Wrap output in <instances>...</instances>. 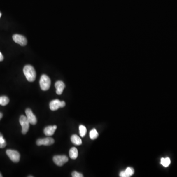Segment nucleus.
I'll return each mask as SVG.
<instances>
[{
  "instance_id": "1",
  "label": "nucleus",
  "mask_w": 177,
  "mask_h": 177,
  "mask_svg": "<svg viewBox=\"0 0 177 177\" xmlns=\"http://www.w3.org/2000/svg\"><path fill=\"white\" fill-rule=\"evenodd\" d=\"M23 72L28 81H34L36 78V72L33 66L31 65L25 66L24 67Z\"/></svg>"
},
{
  "instance_id": "2",
  "label": "nucleus",
  "mask_w": 177,
  "mask_h": 177,
  "mask_svg": "<svg viewBox=\"0 0 177 177\" xmlns=\"http://www.w3.org/2000/svg\"><path fill=\"white\" fill-rule=\"evenodd\" d=\"M41 89L43 91H47L50 88L51 80L50 78L45 74L41 75L39 81Z\"/></svg>"
},
{
  "instance_id": "3",
  "label": "nucleus",
  "mask_w": 177,
  "mask_h": 177,
  "mask_svg": "<svg viewBox=\"0 0 177 177\" xmlns=\"http://www.w3.org/2000/svg\"><path fill=\"white\" fill-rule=\"evenodd\" d=\"M19 122L22 127V133L23 134H26L28 132L30 123L27 119L26 116L22 115L19 119Z\"/></svg>"
},
{
  "instance_id": "4",
  "label": "nucleus",
  "mask_w": 177,
  "mask_h": 177,
  "mask_svg": "<svg viewBox=\"0 0 177 177\" xmlns=\"http://www.w3.org/2000/svg\"><path fill=\"white\" fill-rule=\"evenodd\" d=\"M66 106V102L64 101H61L59 99H55L52 100L50 102L49 107L50 110L52 111H56L59 108H63Z\"/></svg>"
},
{
  "instance_id": "5",
  "label": "nucleus",
  "mask_w": 177,
  "mask_h": 177,
  "mask_svg": "<svg viewBox=\"0 0 177 177\" xmlns=\"http://www.w3.org/2000/svg\"><path fill=\"white\" fill-rule=\"evenodd\" d=\"M6 154L13 162L17 163L19 162L20 155L17 151L13 150H6Z\"/></svg>"
},
{
  "instance_id": "6",
  "label": "nucleus",
  "mask_w": 177,
  "mask_h": 177,
  "mask_svg": "<svg viewBox=\"0 0 177 177\" xmlns=\"http://www.w3.org/2000/svg\"><path fill=\"white\" fill-rule=\"evenodd\" d=\"M69 160V158L66 155H55L53 157V162L59 166H63Z\"/></svg>"
},
{
  "instance_id": "7",
  "label": "nucleus",
  "mask_w": 177,
  "mask_h": 177,
  "mask_svg": "<svg viewBox=\"0 0 177 177\" xmlns=\"http://www.w3.org/2000/svg\"><path fill=\"white\" fill-rule=\"evenodd\" d=\"M13 40L16 43L22 46L26 45L27 43V40L25 36L19 34H15L13 36Z\"/></svg>"
},
{
  "instance_id": "8",
  "label": "nucleus",
  "mask_w": 177,
  "mask_h": 177,
  "mask_svg": "<svg viewBox=\"0 0 177 177\" xmlns=\"http://www.w3.org/2000/svg\"><path fill=\"white\" fill-rule=\"evenodd\" d=\"M55 141L53 138L51 137H46V138L39 139L36 141V144L38 146L44 145V146H50L53 144Z\"/></svg>"
},
{
  "instance_id": "9",
  "label": "nucleus",
  "mask_w": 177,
  "mask_h": 177,
  "mask_svg": "<svg viewBox=\"0 0 177 177\" xmlns=\"http://www.w3.org/2000/svg\"><path fill=\"white\" fill-rule=\"evenodd\" d=\"M26 114V117L30 124H31L33 125H36L37 122V119H36V117L35 115L34 114L33 112L29 108H27L25 111Z\"/></svg>"
},
{
  "instance_id": "10",
  "label": "nucleus",
  "mask_w": 177,
  "mask_h": 177,
  "mask_svg": "<svg viewBox=\"0 0 177 177\" xmlns=\"http://www.w3.org/2000/svg\"><path fill=\"white\" fill-rule=\"evenodd\" d=\"M55 86L56 89L57 94L58 95L62 94L63 91L65 88L64 83L62 81H58L55 83Z\"/></svg>"
},
{
  "instance_id": "11",
  "label": "nucleus",
  "mask_w": 177,
  "mask_h": 177,
  "mask_svg": "<svg viewBox=\"0 0 177 177\" xmlns=\"http://www.w3.org/2000/svg\"><path fill=\"white\" fill-rule=\"evenodd\" d=\"M56 125L53 126H48L44 129V133L46 136H52L55 133V130L56 129Z\"/></svg>"
},
{
  "instance_id": "12",
  "label": "nucleus",
  "mask_w": 177,
  "mask_h": 177,
  "mask_svg": "<svg viewBox=\"0 0 177 177\" xmlns=\"http://www.w3.org/2000/svg\"><path fill=\"white\" fill-rule=\"evenodd\" d=\"M69 157L72 160H75L78 155V152L77 149L75 147H72L70 149L69 152Z\"/></svg>"
},
{
  "instance_id": "13",
  "label": "nucleus",
  "mask_w": 177,
  "mask_h": 177,
  "mask_svg": "<svg viewBox=\"0 0 177 177\" xmlns=\"http://www.w3.org/2000/svg\"><path fill=\"white\" fill-rule=\"evenodd\" d=\"M71 141L73 144L76 145H80L82 143L81 138L78 135L76 134L72 135L71 136Z\"/></svg>"
},
{
  "instance_id": "14",
  "label": "nucleus",
  "mask_w": 177,
  "mask_h": 177,
  "mask_svg": "<svg viewBox=\"0 0 177 177\" xmlns=\"http://www.w3.org/2000/svg\"><path fill=\"white\" fill-rule=\"evenodd\" d=\"M10 101V99L6 96L0 97V105L2 106H6Z\"/></svg>"
},
{
  "instance_id": "15",
  "label": "nucleus",
  "mask_w": 177,
  "mask_h": 177,
  "mask_svg": "<svg viewBox=\"0 0 177 177\" xmlns=\"http://www.w3.org/2000/svg\"><path fill=\"white\" fill-rule=\"evenodd\" d=\"M99 136V133L95 129H93L90 132V137L91 139H96Z\"/></svg>"
},
{
  "instance_id": "16",
  "label": "nucleus",
  "mask_w": 177,
  "mask_h": 177,
  "mask_svg": "<svg viewBox=\"0 0 177 177\" xmlns=\"http://www.w3.org/2000/svg\"><path fill=\"white\" fill-rule=\"evenodd\" d=\"M171 163V160L169 157H166V158H162L161 159V162L160 163L163 165L164 167H168L169 165Z\"/></svg>"
},
{
  "instance_id": "17",
  "label": "nucleus",
  "mask_w": 177,
  "mask_h": 177,
  "mask_svg": "<svg viewBox=\"0 0 177 177\" xmlns=\"http://www.w3.org/2000/svg\"><path fill=\"white\" fill-rule=\"evenodd\" d=\"M79 129V133H80V136L82 137L85 136V135L86 134L87 131L86 127H85L84 125H80Z\"/></svg>"
},
{
  "instance_id": "18",
  "label": "nucleus",
  "mask_w": 177,
  "mask_h": 177,
  "mask_svg": "<svg viewBox=\"0 0 177 177\" xmlns=\"http://www.w3.org/2000/svg\"><path fill=\"white\" fill-rule=\"evenodd\" d=\"M125 172L127 174L128 176L129 177H130V176H132V175H133L134 173V170L133 169V168L132 167H127L126 170H125Z\"/></svg>"
},
{
  "instance_id": "19",
  "label": "nucleus",
  "mask_w": 177,
  "mask_h": 177,
  "mask_svg": "<svg viewBox=\"0 0 177 177\" xmlns=\"http://www.w3.org/2000/svg\"><path fill=\"white\" fill-rule=\"evenodd\" d=\"M72 177H83V174L77 172L76 171H73L71 174Z\"/></svg>"
},
{
  "instance_id": "20",
  "label": "nucleus",
  "mask_w": 177,
  "mask_h": 177,
  "mask_svg": "<svg viewBox=\"0 0 177 177\" xmlns=\"http://www.w3.org/2000/svg\"><path fill=\"white\" fill-rule=\"evenodd\" d=\"M120 176L121 177H129L127 173H125V171H122L120 173Z\"/></svg>"
},
{
  "instance_id": "21",
  "label": "nucleus",
  "mask_w": 177,
  "mask_h": 177,
  "mask_svg": "<svg viewBox=\"0 0 177 177\" xmlns=\"http://www.w3.org/2000/svg\"><path fill=\"white\" fill-rule=\"evenodd\" d=\"M6 145V143L0 142V148H5Z\"/></svg>"
},
{
  "instance_id": "22",
  "label": "nucleus",
  "mask_w": 177,
  "mask_h": 177,
  "mask_svg": "<svg viewBox=\"0 0 177 177\" xmlns=\"http://www.w3.org/2000/svg\"><path fill=\"white\" fill-rule=\"evenodd\" d=\"M3 54L1 53V52H0V62L3 61Z\"/></svg>"
},
{
  "instance_id": "23",
  "label": "nucleus",
  "mask_w": 177,
  "mask_h": 177,
  "mask_svg": "<svg viewBox=\"0 0 177 177\" xmlns=\"http://www.w3.org/2000/svg\"><path fill=\"white\" fill-rule=\"evenodd\" d=\"M2 117H3V114L2 113H1L0 112V120L2 119Z\"/></svg>"
},
{
  "instance_id": "24",
  "label": "nucleus",
  "mask_w": 177,
  "mask_h": 177,
  "mask_svg": "<svg viewBox=\"0 0 177 177\" xmlns=\"http://www.w3.org/2000/svg\"><path fill=\"white\" fill-rule=\"evenodd\" d=\"M2 136H3V135H2L1 133H0V137H1Z\"/></svg>"
},
{
  "instance_id": "25",
  "label": "nucleus",
  "mask_w": 177,
  "mask_h": 177,
  "mask_svg": "<svg viewBox=\"0 0 177 177\" xmlns=\"http://www.w3.org/2000/svg\"><path fill=\"white\" fill-rule=\"evenodd\" d=\"M1 16H2V14H1V13H0V18L1 17Z\"/></svg>"
},
{
  "instance_id": "26",
  "label": "nucleus",
  "mask_w": 177,
  "mask_h": 177,
  "mask_svg": "<svg viewBox=\"0 0 177 177\" xmlns=\"http://www.w3.org/2000/svg\"><path fill=\"white\" fill-rule=\"evenodd\" d=\"M2 177V174H1V173H0V177Z\"/></svg>"
}]
</instances>
